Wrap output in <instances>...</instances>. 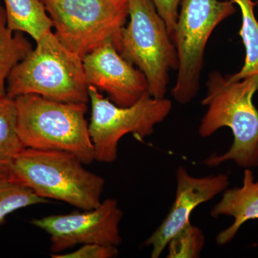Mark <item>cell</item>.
I'll use <instances>...</instances> for the list:
<instances>
[{
    "mask_svg": "<svg viewBox=\"0 0 258 258\" xmlns=\"http://www.w3.org/2000/svg\"><path fill=\"white\" fill-rule=\"evenodd\" d=\"M204 244L203 232L190 223L169 241L167 257H198Z\"/></svg>",
    "mask_w": 258,
    "mask_h": 258,
    "instance_id": "cell-18",
    "label": "cell"
},
{
    "mask_svg": "<svg viewBox=\"0 0 258 258\" xmlns=\"http://www.w3.org/2000/svg\"><path fill=\"white\" fill-rule=\"evenodd\" d=\"M83 62L88 86L106 92L117 106H132L149 94L143 73L123 58L112 42L90 52Z\"/></svg>",
    "mask_w": 258,
    "mask_h": 258,
    "instance_id": "cell-10",
    "label": "cell"
},
{
    "mask_svg": "<svg viewBox=\"0 0 258 258\" xmlns=\"http://www.w3.org/2000/svg\"><path fill=\"white\" fill-rule=\"evenodd\" d=\"M207 87L202 104L208 109L199 134L208 137L222 127H228L234 142L228 152L209 157L205 164L215 166L232 160L244 168L258 166V111L252 101L258 90V76L231 81L215 71L209 76Z\"/></svg>",
    "mask_w": 258,
    "mask_h": 258,
    "instance_id": "cell-1",
    "label": "cell"
},
{
    "mask_svg": "<svg viewBox=\"0 0 258 258\" xmlns=\"http://www.w3.org/2000/svg\"><path fill=\"white\" fill-rule=\"evenodd\" d=\"M237 5L241 11L242 25L240 35L242 37L245 58L244 66L239 72L227 76L229 81H240L249 76H258V21L254 15L255 3L252 0H230Z\"/></svg>",
    "mask_w": 258,
    "mask_h": 258,
    "instance_id": "cell-15",
    "label": "cell"
},
{
    "mask_svg": "<svg viewBox=\"0 0 258 258\" xmlns=\"http://www.w3.org/2000/svg\"><path fill=\"white\" fill-rule=\"evenodd\" d=\"M83 165L73 153L24 148L5 176L40 198L63 202L79 210H92L101 205L105 180Z\"/></svg>",
    "mask_w": 258,
    "mask_h": 258,
    "instance_id": "cell-2",
    "label": "cell"
},
{
    "mask_svg": "<svg viewBox=\"0 0 258 258\" xmlns=\"http://www.w3.org/2000/svg\"><path fill=\"white\" fill-rule=\"evenodd\" d=\"M18 133L25 148L73 153L84 164L95 161L86 118L87 103H63L35 94L15 98Z\"/></svg>",
    "mask_w": 258,
    "mask_h": 258,
    "instance_id": "cell-4",
    "label": "cell"
},
{
    "mask_svg": "<svg viewBox=\"0 0 258 258\" xmlns=\"http://www.w3.org/2000/svg\"><path fill=\"white\" fill-rule=\"evenodd\" d=\"M211 215L234 217L232 225L217 236V243L221 245L233 240L246 222L258 219V181H254L253 173L249 168L244 171L242 186L225 191L220 203L212 209Z\"/></svg>",
    "mask_w": 258,
    "mask_h": 258,
    "instance_id": "cell-12",
    "label": "cell"
},
{
    "mask_svg": "<svg viewBox=\"0 0 258 258\" xmlns=\"http://www.w3.org/2000/svg\"><path fill=\"white\" fill-rule=\"evenodd\" d=\"M6 93L12 98L35 94L63 103L90 101L82 57L64 47L52 30L11 71Z\"/></svg>",
    "mask_w": 258,
    "mask_h": 258,
    "instance_id": "cell-3",
    "label": "cell"
},
{
    "mask_svg": "<svg viewBox=\"0 0 258 258\" xmlns=\"http://www.w3.org/2000/svg\"><path fill=\"white\" fill-rule=\"evenodd\" d=\"M158 13L164 20L168 32L172 39L175 30L181 0H151Z\"/></svg>",
    "mask_w": 258,
    "mask_h": 258,
    "instance_id": "cell-20",
    "label": "cell"
},
{
    "mask_svg": "<svg viewBox=\"0 0 258 258\" xmlns=\"http://www.w3.org/2000/svg\"><path fill=\"white\" fill-rule=\"evenodd\" d=\"M176 182L175 201L170 211L145 242L152 247V258L159 257L172 237L190 224V215L198 205L208 202L227 189L229 179L227 175L222 174L194 177L185 168L179 166L176 172Z\"/></svg>",
    "mask_w": 258,
    "mask_h": 258,
    "instance_id": "cell-11",
    "label": "cell"
},
{
    "mask_svg": "<svg viewBox=\"0 0 258 258\" xmlns=\"http://www.w3.org/2000/svg\"><path fill=\"white\" fill-rule=\"evenodd\" d=\"M236 11L230 0H181L172 37L178 68L171 94L178 103L186 104L198 95L209 39L214 30Z\"/></svg>",
    "mask_w": 258,
    "mask_h": 258,
    "instance_id": "cell-7",
    "label": "cell"
},
{
    "mask_svg": "<svg viewBox=\"0 0 258 258\" xmlns=\"http://www.w3.org/2000/svg\"><path fill=\"white\" fill-rule=\"evenodd\" d=\"M56 37L80 57L114 45L128 18V0H41Z\"/></svg>",
    "mask_w": 258,
    "mask_h": 258,
    "instance_id": "cell-6",
    "label": "cell"
},
{
    "mask_svg": "<svg viewBox=\"0 0 258 258\" xmlns=\"http://www.w3.org/2000/svg\"><path fill=\"white\" fill-rule=\"evenodd\" d=\"M8 28L28 34L35 42L52 28L41 0H4Z\"/></svg>",
    "mask_w": 258,
    "mask_h": 258,
    "instance_id": "cell-13",
    "label": "cell"
},
{
    "mask_svg": "<svg viewBox=\"0 0 258 258\" xmlns=\"http://www.w3.org/2000/svg\"><path fill=\"white\" fill-rule=\"evenodd\" d=\"M88 93L91 103L88 127L95 161L99 162L112 163L116 159L118 143L127 134H134L139 140L152 135L156 125L165 119L172 108L169 100L149 94L132 106L121 107L104 98L93 86H88Z\"/></svg>",
    "mask_w": 258,
    "mask_h": 258,
    "instance_id": "cell-8",
    "label": "cell"
},
{
    "mask_svg": "<svg viewBox=\"0 0 258 258\" xmlns=\"http://www.w3.org/2000/svg\"><path fill=\"white\" fill-rule=\"evenodd\" d=\"M18 133L15 98L0 94V174L5 176L12 161L24 149Z\"/></svg>",
    "mask_w": 258,
    "mask_h": 258,
    "instance_id": "cell-16",
    "label": "cell"
},
{
    "mask_svg": "<svg viewBox=\"0 0 258 258\" xmlns=\"http://www.w3.org/2000/svg\"><path fill=\"white\" fill-rule=\"evenodd\" d=\"M32 50L31 42L23 32L8 28L5 8L0 4V94L7 93L10 73Z\"/></svg>",
    "mask_w": 258,
    "mask_h": 258,
    "instance_id": "cell-14",
    "label": "cell"
},
{
    "mask_svg": "<svg viewBox=\"0 0 258 258\" xmlns=\"http://www.w3.org/2000/svg\"><path fill=\"white\" fill-rule=\"evenodd\" d=\"M121 210L115 199H107L92 210L52 215L32 220L35 227L49 235L52 254L74 246L101 244L118 247L121 243Z\"/></svg>",
    "mask_w": 258,
    "mask_h": 258,
    "instance_id": "cell-9",
    "label": "cell"
},
{
    "mask_svg": "<svg viewBox=\"0 0 258 258\" xmlns=\"http://www.w3.org/2000/svg\"><path fill=\"white\" fill-rule=\"evenodd\" d=\"M128 3L129 22L120 31L115 48L143 73L151 96L165 98L169 72L178 68L175 45L151 0Z\"/></svg>",
    "mask_w": 258,
    "mask_h": 258,
    "instance_id": "cell-5",
    "label": "cell"
},
{
    "mask_svg": "<svg viewBox=\"0 0 258 258\" xmlns=\"http://www.w3.org/2000/svg\"><path fill=\"white\" fill-rule=\"evenodd\" d=\"M118 254V249L115 246L92 243L82 244L80 248L68 253L51 255L53 258H112Z\"/></svg>",
    "mask_w": 258,
    "mask_h": 258,
    "instance_id": "cell-19",
    "label": "cell"
},
{
    "mask_svg": "<svg viewBox=\"0 0 258 258\" xmlns=\"http://www.w3.org/2000/svg\"><path fill=\"white\" fill-rule=\"evenodd\" d=\"M255 4H256V5H257V6H258V0H257V1H256Z\"/></svg>",
    "mask_w": 258,
    "mask_h": 258,
    "instance_id": "cell-22",
    "label": "cell"
},
{
    "mask_svg": "<svg viewBox=\"0 0 258 258\" xmlns=\"http://www.w3.org/2000/svg\"><path fill=\"white\" fill-rule=\"evenodd\" d=\"M48 203V200L37 196L27 186L5 176L0 179V226L4 223L8 215L17 210Z\"/></svg>",
    "mask_w": 258,
    "mask_h": 258,
    "instance_id": "cell-17",
    "label": "cell"
},
{
    "mask_svg": "<svg viewBox=\"0 0 258 258\" xmlns=\"http://www.w3.org/2000/svg\"><path fill=\"white\" fill-rule=\"evenodd\" d=\"M3 177H4V176H3V174H0V179H1Z\"/></svg>",
    "mask_w": 258,
    "mask_h": 258,
    "instance_id": "cell-21",
    "label": "cell"
}]
</instances>
